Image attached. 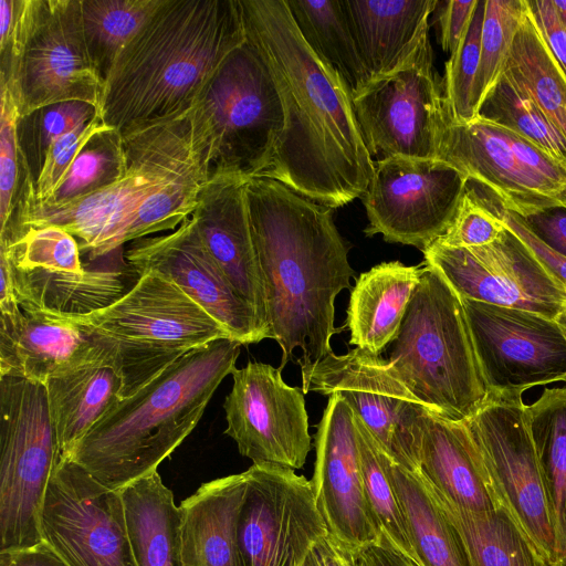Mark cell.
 I'll return each mask as SVG.
<instances>
[{
    "instance_id": "1",
    "label": "cell",
    "mask_w": 566,
    "mask_h": 566,
    "mask_svg": "<svg viewBox=\"0 0 566 566\" xmlns=\"http://www.w3.org/2000/svg\"><path fill=\"white\" fill-rule=\"evenodd\" d=\"M247 40L276 86L284 126L260 176L332 209L365 193L374 172L352 94L306 43L285 0H240Z\"/></svg>"
},
{
    "instance_id": "2",
    "label": "cell",
    "mask_w": 566,
    "mask_h": 566,
    "mask_svg": "<svg viewBox=\"0 0 566 566\" xmlns=\"http://www.w3.org/2000/svg\"><path fill=\"white\" fill-rule=\"evenodd\" d=\"M250 228L262 277L270 338L282 349L280 369L295 349L300 367L333 352L335 298L350 287L355 272L349 247L332 208L271 178L245 184Z\"/></svg>"
},
{
    "instance_id": "3",
    "label": "cell",
    "mask_w": 566,
    "mask_h": 566,
    "mask_svg": "<svg viewBox=\"0 0 566 566\" xmlns=\"http://www.w3.org/2000/svg\"><path fill=\"white\" fill-rule=\"evenodd\" d=\"M245 40L240 0H161L116 57L98 115L125 136L188 113Z\"/></svg>"
},
{
    "instance_id": "4",
    "label": "cell",
    "mask_w": 566,
    "mask_h": 566,
    "mask_svg": "<svg viewBox=\"0 0 566 566\" xmlns=\"http://www.w3.org/2000/svg\"><path fill=\"white\" fill-rule=\"evenodd\" d=\"M241 346L233 338H219L188 352L119 399L66 458L115 491L157 471L195 429L218 386L235 369Z\"/></svg>"
},
{
    "instance_id": "5",
    "label": "cell",
    "mask_w": 566,
    "mask_h": 566,
    "mask_svg": "<svg viewBox=\"0 0 566 566\" xmlns=\"http://www.w3.org/2000/svg\"><path fill=\"white\" fill-rule=\"evenodd\" d=\"M190 112L123 136L126 174L117 182L59 207L24 202L0 244L13 242L29 228L55 226L78 239L80 250L91 258L123 245L124 232L145 200L199 154L205 156Z\"/></svg>"
},
{
    "instance_id": "6",
    "label": "cell",
    "mask_w": 566,
    "mask_h": 566,
    "mask_svg": "<svg viewBox=\"0 0 566 566\" xmlns=\"http://www.w3.org/2000/svg\"><path fill=\"white\" fill-rule=\"evenodd\" d=\"M389 363L427 408L467 420L488 397L461 297L424 264Z\"/></svg>"
},
{
    "instance_id": "7",
    "label": "cell",
    "mask_w": 566,
    "mask_h": 566,
    "mask_svg": "<svg viewBox=\"0 0 566 566\" xmlns=\"http://www.w3.org/2000/svg\"><path fill=\"white\" fill-rule=\"evenodd\" d=\"M102 336L123 380L122 398L154 379L188 352L229 333L172 281L140 273L109 305L84 314L62 313Z\"/></svg>"
},
{
    "instance_id": "8",
    "label": "cell",
    "mask_w": 566,
    "mask_h": 566,
    "mask_svg": "<svg viewBox=\"0 0 566 566\" xmlns=\"http://www.w3.org/2000/svg\"><path fill=\"white\" fill-rule=\"evenodd\" d=\"M81 0H19L12 29L0 36V86L20 116L69 101L98 107L103 82L87 53Z\"/></svg>"
},
{
    "instance_id": "9",
    "label": "cell",
    "mask_w": 566,
    "mask_h": 566,
    "mask_svg": "<svg viewBox=\"0 0 566 566\" xmlns=\"http://www.w3.org/2000/svg\"><path fill=\"white\" fill-rule=\"evenodd\" d=\"M190 114L208 150L209 178L260 177L270 167L284 126L282 103L265 62L248 40L219 66Z\"/></svg>"
},
{
    "instance_id": "10",
    "label": "cell",
    "mask_w": 566,
    "mask_h": 566,
    "mask_svg": "<svg viewBox=\"0 0 566 566\" xmlns=\"http://www.w3.org/2000/svg\"><path fill=\"white\" fill-rule=\"evenodd\" d=\"M61 455L45 384L0 375V553L43 544L40 513Z\"/></svg>"
},
{
    "instance_id": "11",
    "label": "cell",
    "mask_w": 566,
    "mask_h": 566,
    "mask_svg": "<svg viewBox=\"0 0 566 566\" xmlns=\"http://www.w3.org/2000/svg\"><path fill=\"white\" fill-rule=\"evenodd\" d=\"M522 395L489 394L465 421L481 453L495 509L504 510L541 556L557 566L549 495Z\"/></svg>"
},
{
    "instance_id": "12",
    "label": "cell",
    "mask_w": 566,
    "mask_h": 566,
    "mask_svg": "<svg viewBox=\"0 0 566 566\" xmlns=\"http://www.w3.org/2000/svg\"><path fill=\"white\" fill-rule=\"evenodd\" d=\"M352 102L373 159L438 158L449 112L443 81L433 69L429 29L397 69L371 78Z\"/></svg>"
},
{
    "instance_id": "13",
    "label": "cell",
    "mask_w": 566,
    "mask_h": 566,
    "mask_svg": "<svg viewBox=\"0 0 566 566\" xmlns=\"http://www.w3.org/2000/svg\"><path fill=\"white\" fill-rule=\"evenodd\" d=\"M302 390L342 397L381 449L415 470L424 406L401 381L388 359L358 347L328 354L301 367Z\"/></svg>"
},
{
    "instance_id": "14",
    "label": "cell",
    "mask_w": 566,
    "mask_h": 566,
    "mask_svg": "<svg viewBox=\"0 0 566 566\" xmlns=\"http://www.w3.org/2000/svg\"><path fill=\"white\" fill-rule=\"evenodd\" d=\"M43 543L64 566H138L119 491L61 457L40 513Z\"/></svg>"
},
{
    "instance_id": "15",
    "label": "cell",
    "mask_w": 566,
    "mask_h": 566,
    "mask_svg": "<svg viewBox=\"0 0 566 566\" xmlns=\"http://www.w3.org/2000/svg\"><path fill=\"white\" fill-rule=\"evenodd\" d=\"M469 180L439 158L392 156L374 161L361 197L367 237L423 250L449 228Z\"/></svg>"
},
{
    "instance_id": "16",
    "label": "cell",
    "mask_w": 566,
    "mask_h": 566,
    "mask_svg": "<svg viewBox=\"0 0 566 566\" xmlns=\"http://www.w3.org/2000/svg\"><path fill=\"white\" fill-rule=\"evenodd\" d=\"M238 520L243 566H302L327 535L311 480L275 464H252Z\"/></svg>"
},
{
    "instance_id": "17",
    "label": "cell",
    "mask_w": 566,
    "mask_h": 566,
    "mask_svg": "<svg viewBox=\"0 0 566 566\" xmlns=\"http://www.w3.org/2000/svg\"><path fill=\"white\" fill-rule=\"evenodd\" d=\"M423 264L436 269L461 298L524 310L556 319L566 291L511 230L491 244L462 249L433 241Z\"/></svg>"
},
{
    "instance_id": "18",
    "label": "cell",
    "mask_w": 566,
    "mask_h": 566,
    "mask_svg": "<svg viewBox=\"0 0 566 566\" xmlns=\"http://www.w3.org/2000/svg\"><path fill=\"white\" fill-rule=\"evenodd\" d=\"M489 394L566 382V339L537 313L461 298Z\"/></svg>"
},
{
    "instance_id": "19",
    "label": "cell",
    "mask_w": 566,
    "mask_h": 566,
    "mask_svg": "<svg viewBox=\"0 0 566 566\" xmlns=\"http://www.w3.org/2000/svg\"><path fill=\"white\" fill-rule=\"evenodd\" d=\"M281 369L249 361L235 368L226 397L224 433L253 464L303 468L311 451L308 416L302 388L289 386Z\"/></svg>"
},
{
    "instance_id": "20",
    "label": "cell",
    "mask_w": 566,
    "mask_h": 566,
    "mask_svg": "<svg viewBox=\"0 0 566 566\" xmlns=\"http://www.w3.org/2000/svg\"><path fill=\"white\" fill-rule=\"evenodd\" d=\"M125 258L138 274L156 272L172 281L242 345L270 338L254 307L208 252L191 217L168 234L133 241Z\"/></svg>"
},
{
    "instance_id": "21",
    "label": "cell",
    "mask_w": 566,
    "mask_h": 566,
    "mask_svg": "<svg viewBox=\"0 0 566 566\" xmlns=\"http://www.w3.org/2000/svg\"><path fill=\"white\" fill-rule=\"evenodd\" d=\"M438 158L522 218L553 208L566 209V186L533 170L503 128L479 115L468 123H455L448 114Z\"/></svg>"
},
{
    "instance_id": "22",
    "label": "cell",
    "mask_w": 566,
    "mask_h": 566,
    "mask_svg": "<svg viewBox=\"0 0 566 566\" xmlns=\"http://www.w3.org/2000/svg\"><path fill=\"white\" fill-rule=\"evenodd\" d=\"M316 428L311 483L328 534L353 551L379 544L364 491L353 409L342 397L329 396Z\"/></svg>"
},
{
    "instance_id": "23",
    "label": "cell",
    "mask_w": 566,
    "mask_h": 566,
    "mask_svg": "<svg viewBox=\"0 0 566 566\" xmlns=\"http://www.w3.org/2000/svg\"><path fill=\"white\" fill-rule=\"evenodd\" d=\"M21 310L14 318L0 316V375L45 384L113 355L102 336L62 313L35 306Z\"/></svg>"
},
{
    "instance_id": "24",
    "label": "cell",
    "mask_w": 566,
    "mask_h": 566,
    "mask_svg": "<svg viewBox=\"0 0 566 566\" xmlns=\"http://www.w3.org/2000/svg\"><path fill=\"white\" fill-rule=\"evenodd\" d=\"M247 180L231 174L211 176L198 193L191 218L229 283L254 307L268 328L262 277L245 198Z\"/></svg>"
},
{
    "instance_id": "25",
    "label": "cell",
    "mask_w": 566,
    "mask_h": 566,
    "mask_svg": "<svg viewBox=\"0 0 566 566\" xmlns=\"http://www.w3.org/2000/svg\"><path fill=\"white\" fill-rule=\"evenodd\" d=\"M415 470L468 510H496L488 491L481 453L465 420H453L427 409L421 420Z\"/></svg>"
},
{
    "instance_id": "26",
    "label": "cell",
    "mask_w": 566,
    "mask_h": 566,
    "mask_svg": "<svg viewBox=\"0 0 566 566\" xmlns=\"http://www.w3.org/2000/svg\"><path fill=\"white\" fill-rule=\"evenodd\" d=\"M245 488L244 471L202 483L181 501V566H243L238 520Z\"/></svg>"
},
{
    "instance_id": "27",
    "label": "cell",
    "mask_w": 566,
    "mask_h": 566,
    "mask_svg": "<svg viewBox=\"0 0 566 566\" xmlns=\"http://www.w3.org/2000/svg\"><path fill=\"white\" fill-rule=\"evenodd\" d=\"M370 80L397 69L429 29L437 0H340Z\"/></svg>"
},
{
    "instance_id": "28",
    "label": "cell",
    "mask_w": 566,
    "mask_h": 566,
    "mask_svg": "<svg viewBox=\"0 0 566 566\" xmlns=\"http://www.w3.org/2000/svg\"><path fill=\"white\" fill-rule=\"evenodd\" d=\"M421 272L420 265L390 261L356 279L346 319L350 345L380 355L395 340Z\"/></svg>"
},
{
    "instance_id": "29",
    "label": "cell",
    "mask_w": 566,
    "mask_h": 566,
    "mask_svg": "<svg viewBox=\"0 0 566 566\" xmlns=\"http://www.w3.org/2000/svg\"><path fill=\"white\" fill-rule=\"evenodd\" d=\"M416 471L450 525L465 566H551L504 510H468Z\"/></svg>"
},
{
    "instance_id": "30",
    "label": "cell",
    "mask_w": 566,
    "mask_h": 566,
    "mask_svg": "<svg viewBox=\"0 0 566 566\" xmlns=\"http://www.w3.org/2000/svg\"><path fill=\"white\" fill-rule=\"evenodd\" d=\"M61 457L122 399L123 380L113 355L45 382Z\"/></svg>"
},
{
    "instance_id": "31",
    "label": "cell",
    "mask_w": 566,
    "mask_h": 566,
    "mask_svg": "<svg viewBox=\"0 0 566 566\" xmlns=\"http://www.w3.org/2000/svg\"><path fill=\"white\" fill-rule=\"evenodd\" d=\"M138 566H181V510L155 471L119 490Z\"/></svg>"
},
{
    "instance_id": "32",
    "label": "cell",
    "mask_w": 566,
    "mask_h": 566,
    "mask_svg": "<svg viewBox=\"0 0 566 566\" xmlns=\"http://www.w3.org/2000/svg\"><path fill=\"white\" fill-rule=\"evenodd\" d=\"M503 74L532 99L566 142V73L551 51L528 2Z\"/></svg>"
},
{
    "instance_id": "33",
    "label": "cell",
    "mask_w": 566,
    "mask_h": 566,
    "mask_svg": "<svg viewBox=\"0 0 566 566\" xmlns=\"http://www.w3.org/2000/svg\"><path fill=\"white\" fill-rule=\"evenodd\" d=\"M527 422L549 495L557 566H566V386L527 406Z\"/></svg>"
},
{
    "instance_id": "34",
    "label": "cell",
    "mask_w": 566,
    "mask_h": 566,
    "mask_svg": "<svg viewBox=\"0 0 566 566\" xmlns=\"http://www.w3.org/2000/svg\"><path fill=\"white\" fill-rule=\"evenodd\" d=\"M293 20L310 48L348 86L352 96L370 75L361 60L340 0H285Z\"/></svg>"
},
{
    "instance_id": "35",
    "label": "cell",
    "mask_w": 566,
    "mask_h": 566,
    "mask_svg": "<svg viewBox=\"0 0 566 566\" xmlns=\"http://www.w3.org/2000/svg\"><path fill=\"white\" fill-rule=\"evenodd\" d=\"M14 275L20 307L84 314L109 305L126 292L115 272L87 271L78 275L14 268Z\"/></svg>"
},
{
    "instance_id": "36",
    "label": "cell",
    "mask_w": 566,
    "mask_h": 566,
    "mask_svg": "<svg viewBox=\"0 0 566 566\" xmlns=\"http://www.w3.org/2000/svg\"><path fill=\"white\" fill-rule=\"evenodd\" d=\"M384 460L400 501L409 534L424 566H465L446 517L416 470L384 451Z\"/></svg>"
},
{
    "instance_id": "37",
    "label": "cell",
    "mask_w": 566,
    "mask_h": 566,
    "mask_svg": "<svg viewBox=\"0 0 566 566\" xmlns=\"http://www.w3.org/2000/svg\"><path fill=\"white\" fill-rule=\"evenodd\" d=\"M355 422L365 496L381 542L413 566H424L416 552L400 501L387 472L384 450L356 415Z\"/></svg>"
},
{
    "instance_id": "38",
    "label": "cell",
    "mask_w": 566,
    "mask_h": 566,
    "mask_svg": "<svg viewBox=\"0 0 566 566\" xmlns=\"http://www.w3.org/2000/svg\"><path fill=\"white\" fill-rule=\"evenodd\" d=\"M160 2L161 0H81L87 53L103 85L126 42Z\"/></svg>"
},
{
    "instance_id": "39",
    "label": "cell",
    "mask_w": 566,
    "mask_h": 566,
    "mask_svg": "<svg viewBox=\"0 0 566 566\" xmlns=\"http://www.w3.org/2000/svg\"><path fill=\"white\" fill-rule=\"evenodd\" d=\"M125 174L124 137L118 130L108 126L93 135L83 146L51 198L44 203L36 205L46 207L66 205L117 182Z\"/></svg>"
},
{
    "instance_id": "40",
    "label": "cell",
    "mask_w": 566,
    "mask_h": 566,
    "mask_svg": "<svg viewBox=\"0 0 566 566\" xmlns=\"http://www.w3.org/2000/svg\"><path fill=\"white\" fill-rule=\"evenodd\" d=\"M479 116L528 139L566 163V142L538 107L504 74L482 103Z\"/></svg>"
},
{
    "instance_id": "41",
    "label": "cell",
    "mask_w": 566,
    "mask_h": 566,
    "mask_svg": "<svg viewBox=\"0 0 566 566\" xmlns=\"http://www.w3.org/2000/svg\"><path fill=\"white\" fill-rule=\"evenodd\" d=\"M526 6L527 0H485L484 2L480 63L473 91L475 116L503 75L509 51Z\"/></svg>"
},
{
    "instance_id": "42",
    "label": "cell",
    "mask_w": 566,
    "mask_h": 566,
    "mask_svg": "<svg viewBox=\"0 0 566 566\" xmlns=\"http://www.w3.org/2000/svg\"><path fill=\"white\" fill-rule=\"evenodd\" d=\"M98 108L86 102L69 101L48 105L20 116L17 122L18 144L33 187L52 144L75 127L86 124Z\"/></svg>"
},
{
    "instance_id": "43",
    "label": "cell",
    "mask_w": 566,
    "mask_h": 566,
    "mask_svg": "<svg viewBox=\"0 0 566 566\" xmlns=\"http://www.w3.org/2000/svg\"><path fill=\"white\" fill-rule=\"evenodd\" d=\"M0 239L12 228L24 196L33 190V184L21 154L17 122L20 117L10 90L0 86Z\"/></svg>"
},
{
    "instance_id": "44",
    "label": "cell",
    "mask_w": 566,
    "mask_h": 566,
    "mask_svg": "<svg viewBox=\"0 0 566 566\" xmlns=\"http://www.w3.org/2000/svg\"><path fill=\"white\" fill-rule=\"evenodd\" d=\"M8 251L15 269L55 273L85 274L80 258V245L67 231L45 226L29 228L9 244H0Z\"/></svg>"
},
{
    "instance_id": "45",
    "label": "cell",
    "mask_w": 566,
    "mask_h": 566,
    "mask_svg": "<svg viewBox=\"0 0 566 566\" xmlns=\"http://www.w3.org/2000/svg\"><path fill=\"white\" fill-rule=\"evenodd\" d=\"M485 0H479L471 24L446 63L444 99L451 119L468 123L475 116L473 91L480 63L481 30Z\"/></svg>"
},
{
    "instance_id": "46",
    "label": "cell",
    "mask_w": 566,
    "mask_h": 566,
    "mask_svg": "<svg viewBox=\"0 0 566 566\" xmlns=\"http://www.w3.org/2000/svg\"><path fill=\"white\" fill-rule=\"evenodd\" d=\"M505 229L494 197L469 181L449 228L437 241L452 248H480L494 242Z\"/></svg>"
},
{
    "instance_id": "47",
    "label": "cell",
    "mask_w": 566,
    "mask_h": 566,
    "mask_svg": "<svg viewBox=\"0 0 566 566\" xmlns=\"http://www.w3.org/2000/svg\"><path fill=\"white\" fill-rule=\"evenodd\" d=\"M106 127L108 125L97 114L88 123L75 127L56 139L46 154L41 175L33 187V191L23 198L21 205L24 201L35 203L48 201L83 146L93 135Z\"/></svg>"
},
{
    "instance_id": "48",
    "label": "cell",
    "mask_w": 566,
    "mask_h": 566,
    "mask_svg": "<svg viewBox=\"0 0 566 566\" xmlns=\"http://www.w3.org/2000/svg\"><path fill=\"white\" fill-rule=\"evenodd\" d=\"M494 203L505 227L533 251L546 271L566 291V258L537 238L521 216L504 209L495 197Z\"/></svg>"
},
{
    "instance_id": "49",
    "label": "cell",
    "mask_w": 566,
    "mask_h": 566,
    "mask_svg": "<svg viewBox=\"0 0 566 566\" xmlns=\"http://www.w3.org/2000/svg\"><path fill=\"white\" fill-rule=\"evenodd\" d=\"M479 0L469 1H438L440 43L442 50L450 55L457 50L464 38Z\"/></svg>"
},
{
    "instance_id": "50",
    "label": "cell",
    "mask_w": 566,
    "mask_h": 566,
    "mask_svg": "<svg viewBox=\"0 0 566 566\" xmlns=\"http://www.w3.org/2000/svg\"><path fill=\"white\" fill-rule=\"evenodd\" d=\"M554 56L566 73V27L553 0H527Z\"/></svg>"
},
{
    "instance_id": "51",
    "label": "cell",
    "mask_w": 566,
    "mask_h": 566,
    "mask_svg": "<svg viewBox=\"0 0 566 566\" xmlns=\"http://www.w3.org/2000/svg\"><path fill=\"white\" fill-rule=\"evenodd\" d=\"M523 219L537 238L566 258L565 208L548 209Z\"/></svg>"
},
{
    "instance_id": "52",
    "label": "cell",
    "mask_w": 566,
    "mask_h": 566,
    "mask_svg": "<svg viewBox=\"0 0 566 566\" xmlns=\"http://www.w3.org/2000/svg\"><path fill=\"white\" fill-rule=\"evenodd\" d=\"M21 311L15 292L14 266L8 251L0 248V316L14 318Z\"/></svg>"
},
{
    "instance_id": "53",
    "label": "cell",
    "mask_w": 566,
    "mask_h": 566,
    "mask_svg": "<svg viewBox=\"0 0 566 566\" xmlns=\"http://www.w3.org/2000/svg\"><path fill=\"white\" fill-rule=\"evenodd\" d=\"M0 566H64L43 543L34 548L0 553Z\"/></svg>"
},
{
    "instance_id": "54",
    "label": "cell",
    "mask_w": 566,
    "mask_h": 566,
    "mask_svg": "<svg viewBox=\"0 0 566 566\" xmlns=\"http://www.w3.org/2000/svg\"><path fill=\"white\" fill-rule=\"evenodd\" d=\"M315 548L323 566H361L357 551L347 548L328 533L315 545Z\"/></svg>"
},
{
    "instance_id": "55",
    "label": "cell",
    "mask_w": 566,
    "mask_h": 566,
    "mask_svg": "<svg viewBox=\"0 0 566 566\" xmlns=\"http://www.w3.org/2000/svg\"><path fill=\"white\" fill-rule=\"evenodd\" d=\"M357 554L363 566H413L382 542L366 546Z\"/></svg>"
},
{
    "instance_id": "56",
    "label": "cell",
    "mask_w": 566,
    "mask_h": 566,
    "mask_svg": "<svg viewBox=\"0 0 566 566\" xmlns=\"http://www.w3.org/2000/svg\"><path fill=\"white\" fill-rule=\"evenodd\" d=\"M303 566H323L321 556H319L318 552L316 551L315 546L307 555L306 560Z\"/></svg>"
},
{
    "instance_id": "57",
    "label": "cell",
    "mask_w": 566,
    "mask_h": 566,
    "mask_svg": "<svg viewBox=\"0 0 566 566\" xmlns=\"http://www.w3.org/2000/svg\"><path fill=\"white\" fill-rule=\"evenodd\" d=\"M553 2H554V6H555L562 21L564 22V24L566 27V1L553 0Z\"/></svg>"
},
{
    "instance_id": "58",
    "label": "cell",
    "mask_w": 566,
    "mask_h": 566,
    "mask_svg": "<svg viewBox=\"0 0 566 566\" xmlns=\"http://www.w3.org/2000/svg\"><path fill=\"white\" fill-rule=\"evenodd\" d=\"M555 322L557 323V325L559 326L565 339H566V306L564 307V310L559 313V315L557 316V318L555 319ZM566 384V382H565Z\"/></svg>"
},
{
    "instance_id": "59",
    "label": "cell",
    "mask_w": 566,
    "mask_h": 566,
    "mask_svg": "<svg viewBox=\"0 0 566 566\" xmlns=\"http://www.w3.org/2000/svg\"><path fill=\"white\" fill-rule=\"evenodd\" d=\"M304 563H305V562H304ZM303 565H304V564H303ZM303 565H302V566H303Z\"/></svg>"
}]
</instances>
